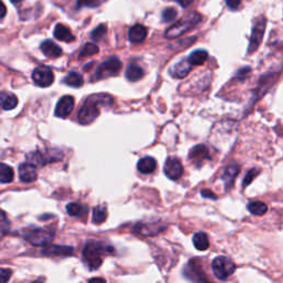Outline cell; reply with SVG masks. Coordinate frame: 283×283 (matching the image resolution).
<instances>
[{
  "label": "cell",
  "instance_id": "1f68e13d",
  "mask_svg": "<svg viewBox=\"0 0 283 283\" xmlns=\"http://www.w3.org/2000/svg\"><path fill=\"white\" fill-rule=\"evenodd\" d=\"M9 226H10V223H9L7 215H6V213L0 209V240H2V239L6 236V234L8 232Z\"/></svg>",
  "mask_w": 283,
  "mask_h": 283
},
{
  "label": "cell",
  "instance_id": "e575fe53",
  "mask_svg": "<svg viewBox=\"0 0 283 283\" xmlns=\"http://www.w3.org/2000/svg\"><path fill=\"white\" fill-rule=\"evenodd\" d=\"M177 18V11L174 8H167L163 11V21L164 22H172Z\"/></svg>",
  "mask_w": 283,
  "mask_h": 283
},
{
  "label": "cell",
  "instance_id": "277c9868",
  "mask_svg": "<svg viewBox=\"0 0 283 283\" xmlns=\"http://www.w3.org/2000/svg\"><path fill=\"white\" fill-rule=\"evenodd\" d=\"M200 20H201V16L197 14V12H193V14H191L190 16L180 19L179 21L173 24L171 28H168L165 34V37L168 38V39H175V38L184 35L188 30H191L193 27L196 26Z\"/></svg>",
  "mask_w": 283,
  "mask_h": 283
},
{
  "label": "cell",
  "instance_id": "8d00e7d4",
  "mask_svg": "<svg viewBox=\"0 0 283 283\" xmlns=\"http://www.w3.org/2000/svg\"><path fill=\"white\" fill-rule=\"evenodd\" d=\"M11 270L6 269V268H0V283H6L8 282L11 278Z\"/></svg>",
  "mask_w": 283,
  "mask_h": 283
},
{
  "label": "cell",
  "instance_id": "4fadbf2b",
  "mask_svg": "<svg viewBox=\"0 0 283 283\" xmlns=\"http://www.w3.org/2000/svg\"><path fill=\"white\" fill-rule=\"evenodd\" d=\"M37 176V168L33 163H23L19 166V177L23 183H34Z\"/></svg>",
  "mask_w": 283,
  "mask_h": 283
},
{
  "label": "cell",
  "instance_id": "ffe728a7",
  "mask_svg": "<svg viewBox=\"0 0 283 283\" xmlns=\"http://www.w3.org/2000/svg\"><path fill=\"white\" fill-rule=\"evenodd\" d=\"M156 161L153 159V157H143L142 160H140V162L137 163V169L138 172L142 174H150L153 173L156 169Z\"/></svg>",
  "mask_w": 283,
  "mask_h": 283
},
{
  "label": "cell",
  "instance_id": "d6a6232c",
  "mask_svg": "<svg viewBox=\"0 0 283 283\" xmlns=\"http://www.w3.org/2000/svg\"><path fill=\"white\" fill-rule=\"evenodd\" d=\"M99 50H100L99 47L97 45H94V43H86V45L82 48V50H81L79 58L83 59L86 58V56L97 54L99 52Z\"/></svg>",
  "mask_w": 283,
  "mask_h": 283
},
{
  "label": "cell",
  "instance_id": "f1b7e54d",
  "mask_svg": "<svg viewBox=\"0 0 283 283\" xmlns=\"http://www.w3.org/2000/svg\"><path fill=\"white\" fill-rule=\"evenodd\" d=\"M248 210L256 216H262L265 215L268 210V207L262 201H253V203L248 204Z\"/></svg>",
  "mask_w": 283,
  "mask_h": 283
},
{
  "label": "cell",
  "instance_id": "ee69618b",
  "mask_svg": "<svg viewBox=\"0 0 283 283\" xmlns=\"http://www.w3.org/2000/svg\"><path fill=\"white\" fill-rule=\"evenodd\" d=\"M91 281H104L103 279H98V278H96V279H92Z\"/></svg>",
  "mask_w": 283,
  "mask_h": 283
},
{
  "label": "cell",
  "instance_id": "ac0fdd59",
  "mask_svg": "<svg viewBox=\"0 0 283 283\" xmlns=\"http://www.w3.org/2000/svg\"><path fill=\"white\" fill-rule=\"evenodd\" d=\"M54 37L55 39L65 42H72L75 40V37L72 35L71 30L69 29L65 24L58 23L54 28Z\"/></svg>",
  "mask_w": 283,
  "mask_h": 283
},
{
  "label": "cell",
  "instance_id": "2e32d148",
  "mask_svg": "<svg viewBox=\"0 0 283 283\" xmlns=\"http://www.w3.org/2000/svg\"><path fill=\"white\" fill-rule=\"evenodd\" d=\"M147 37V29L142 24H135L129 31V39L133 43H140Z\"/></svg>",
  "mask_w": 283,
  "mask_h": 283
},
{
  "label": "cell",
  "instance_id": "cb8c5ba5",
  "mask_svg": "<svg viewBox=\"0 0 283 283\" xmlns=\"http://www.w3.org/2000/svg\"><path fill=\"white\" fill-rule=\"evenodd\" d=\"M193 243L195 248L199 251H204L209 248V239L205 232H197L193 238Z\"/></svg>",
  "mask_w": 283,
  "mask_h": 283
},
{
  "label": "cell",
  "instance_id": "4316f807",
  "mask_svg": "<svg viewBox=\"0 0 283 283\" xmlns=\"http://www.w3.org/2000/svg\"><path fill=\"white\" fill-rule=\"evenodd\" d=\"M73 253V249L71 247H60V246H49L45 250L43 254L47 256H70Z\"/></svg>",
  "mask_w": 283,
  "mask_h": 283
},
{
  "label": "cell",
  "instance_id": "d590c367",
  "mask_svg": "<svg viewBox=\"0 0 283 283\" xmlns=\"http://www.w3.org/2000/svg\"><path fill=\"white\" fill-rule=\"evenodd\" d=\"M260 173L259 169H257V168H253L251 171L248 172V174L246 175V177H244L243 179V187H247L249 184H251V181H253L255 179V177H257V175Z\"/></svg>",
  "mask_w": 283,
  "mask_h": 283
},
{
  "label": "cell",
  "instance_id": "4dcf8cb0",
  "mask_svg": "<svg viewBox=\"0 0 283 283\" xmlns=\"http://www.w3.org/2000/svg\"><path fill=\"white\" fill-rule=\"evenodd\" d=\"M108 217L106 208L103 206H98L93 209V223L94 224H102Z\"/></svg>",
  "mask_w": 283,
  "mask_h": 283
},
{
  "label": "cell",
  "instance_id": "5b68a950",
  "mask_svg": "<svg viewBox=\"0 0 283 283\" xmlns=\"http://www.w3.org/2000/svg\"><path fill=\"white\" fill-rule=\"evenodd\" d=\"M213 274L219 280H227L236 271V265L228 257H217L212 261Z\"/></svg>",
  "mask_w": 283,
  "mask_h": 283
},
{
  "label": "cell",
  "instance_id": "30bf717a",
  "mask_svg": "<svg viewBox=\"0 0 283 283\" xmlns=\"http://www.w3.org/2000/svg\"><path fill=\"white\" fill-rule=\"evenodd\" d=\"M164 173L169 179L177 180L184 174V167L178 159L175 157H169L166 161L164 166Z\"/></svg>",
  "mask_w": 283,
  "mask_h": 283
},
{
  "label": "cell",
  "instance_id": "ab89813d",
  "mask_svg": "<svg viewBox=\"0 0 283 283\" xmlns=\"http://www.w3.org/2000/svg\"><path fill=\"white\" fill-rule=\"evenodd\" d=\"M201 196L205 198H210V199H217V196L209 190H204L201 191Z\"/></svg>",
  "mask_w": 283,
  "mask_h": 283
},
{
  "label": "cell",
  "instance_id": "f35d334b",
  "mask_svg": "<svg viewBox=\"0 0 283 283\" xmlns=\"http://www.w3.org/2000/svg\"><path fill=\"white\" fill-rule=\"evenodd\" d=\"M226 3L228 5V8L232 11H236L241 4L240 0H226Z\"/></svg>",
  "mask_w": 283,
  "mask_h": 283
},
{
  "label": "cell",
  "instance_id": "b9f144b4",
  "mask_svg": "<svg viewBox=\"0 0 283 283\" xmlns=\"http://www.w3.org/2000/svg\"><path fill=\"white\" fill-rule=\"evenodd\" d=\"M6 12H7V8H6L5 4L0 0V18H4L6 16Z\"/></svg>",
  "mask_w": 283,
  "mask_h": 283
},
{
  "label": "cell",
  "instance_id": "603a6c76",
  "mask_svg": "<svg viewBox=\"0 0 283 283\" xmlns=\"http://www.w3.org/2000/svg\"><path fill=\"white\" fill-rule=\"evenodd\" d=\"M125 77L132 82H136L144 77V70L138 65L131 64L127 69V72H125Z\"/></svg>",
  "mask_w": 283,
  "mask_h": 283
},
{
  "label": "cell",
  "instance_id": "74e56055",
  "mask_svg": "<svg viewBox=\"0 0 283 283\" xmlns=\"http://www.w3.org/2000/svg\"><path fill=\"white\" fill-rule=\"evenodd\" d=\"M99 0H77L78 7H97Z\"/></svg>",
  "mask_w": 283,
  "mask_h": 283
},
{
  "label": "cell",
  "instance_id": "83f0119b",
  "mask_svg": "<svg viewBox=\"0 0 283 283\" xmlns=\"http://www.w3.org/2000/svg\"><path fill=\"white\" fill-rule=\"evenodd\" d=\"M64 82L69 85V86H72V87H81L83 85L84 81L82 75H80L77 72H70L69 73L67 77L65 78Z\"/></svg>",
  "mask_w": 283,
  "mask_h": 283
},
{
  "label": "cell",
  "instance_id": "9a60e30c",
  "mask_svg": "<svg viewBox=\"0 0 283 283\" xmlns=\"http://www.w3.org/2000/svg\"><path fill=\"white\" fill-rule=\"evenodd\" d=\"M41 51L46 56L51 59L59 58L62 55V49L51 40H46L41 43L40 46Z\"/></svg>",
  "mask_w": 283,
  "mask_h": 283
},
{
  "label": "cell",
  "instance_id": "9c48e42d",
  "mask_svg": "<svg viewBox=\"0 0 283 283\" xmlns=\"http://www.w3.org/2000/svg\"><path fill=\"white\" fill-rule=\"evenodd\" d=\"M34 82L40 87H48L53 83L54 75L51 69L46 66L36 68L33 72Z\"/></svg>",
  "mask_w": 283,
  "mask_h": 283
},
{
  "label": "cell",
  "instance_id": "484cf974",
  "mask_svg": "<svg viewBox=\"0 0 283 283\" xmlns=\"http://www.w3.org/2000/svg\"><path fill=\"white\" fill-rule=\"evenodd\" d=\"M14 169L10 166L4 164V163H0V183L9 184L14 180Z\"/></svg>",
  "mask_w": 283,
  "mask_h": 283
},
{
  "label": "cell",
  "instance_id": "3957f363",
  "mask_svg": "<svg viewBox=\"0 0 283 283\" xmlns=\"http://www.w3.org/2000/svg\"><path fill=\"white\" fill-rule=\"evenodd\" d=\"M21 236L26 239L34 246H47L53 240L54 231L49 228H39V227H30L23 229Z\"/></svg>",
  "mask_w": 283,
  "mask_h": 283
},
{
  "label": "cell",
  "instance_id": "52a82bcc",
  "mask_svg": "<svg viewBox=\"0 0 283 283\" xmlns=\"http://www.w3.org/2000/svg\"><path fill=\"white\" fill-rule=\"evenodd\" d=\"M267 26V20L265 17H260L258 20L255 22L253 33H251L250 37V42H249V48H248V53L251 54L254 53L256 50L259 48L261 45L263 36H265V30Z\"/></svg>",
  "mask_w": 283,
  "mask_h": 283
},
{
  "label": "cell",
  "instance_id": "8fae6325",
  "mask_svg": "<svg viewBox=\"0 0 283 283\" xmlns=\"http://www.w3.org/2000/svg\"><path fill=\"white\" fill-rule=\"evenodd\" d=\"M73 108H74V98L71 96H65L64 98L60 99L58 104H56L54 114L58 117L66 118L71 114Z\"/></svg>",
  "mask_w": 283,
  "mask_h": 283
},
{
  "label": "cell",
  "instance_id": "7bdbcfd3",
  "mask_svg": "<svg viewBox=\"0 0 283 283\" xmlns=\"http://www.w3.org/2000/svg\"><path fill=\"white\" fill-rule=\"evenodd\" d=\"M10 2H11L12 4H19V3H21L22 0H10Z\"/></svg>",
  "mask_w": 283,
  "mask_h": 283
},
{
  "label": "cell",
  "instance_id": "60d3db41",
  "mask_svg": "<svg viewBox=\"0 0 283 283\" xmlns=\"http://www.w3.org/2000/svg\"><path fill=\"white\" fill-rule=\"evenodd\" d=\"M173 2L178 3L181 6V7L186 8V7H188V6H191L194 3V0H173Z\"/></svg>",
  "mask_w": 283,
  "mask_h": 283
},
{
  "label": "cell",
  "instance_id": "8992f818",
  "mask_svg": "<svg viewBox=\"0 0 283 283\" xmlns=\"http://www.w3.org/2000/svg\"><path fill=\"white\" fill-rule=\"evenodd\" d=\"M121 69L122 62L116 56H111L110 59L104 61L102 65H100L96 73V78L99 80H103L114 77V75H117L119 73Z\"/></svg>",
  "mask_w": 283,
  "mask_h": 283
},
{
  "label": "cell",
  "instance_id": "f546056e",
  "mask_svg": "<svg viewBox=\"0 0 283 283\" xmlns=\"http://www.w3.org/2000/svg\"><path fill=\"white\" fill-rule=\"evenodd\" d=\"M67 211L72 217H80L86 212V207L79 203H71L67 206Z\"/></svg>",
  "mask_w": 283,
  "mask_h": 283
},
{
  "label": "cell",
  "instance_id": "44dd1931",
  "mask_svg": "<svg viewBox=\"0 0 283 283\" xmlns=\"http://www.w3.org/2000/svg\"><path fill=\"white\" fill-rule=\"evenodd\" d=\"M190 159L194 163H196V164H198V162H203L204 160H208L209 159L208 148H207L204 145H198L196 147H194L190 153Z\"/></svg>",
  "mask_w": 283,
  "mask_h": 283
},
{
  "label": "cell",
  "instance_id": "7a4b0ae2",
  "mask_svg": "<svg viewBox=\"0 0 283 283\" xmlns=\"http://www.w3.org/2000/svg\"><path fill=\"white\" fill-rule=\"evenodd\" d=\"M113 103V99L106 94H98V96H92L87 98L84 102L83 106L81 108L78 114V121L80 124L87 125L96 121V118L99 116V106L100 105H110Z\"/></svg>",
  "mask_w": 283,
  "mask_h": 283
},
{
  "label": "cell",
  "instance_id": "6da1fadb",
  "mask_svg": "<svg viewBox=\"0 0 283 283\" xmlns=\"http://www.w3.org/2000/svg\"><path fill=\"white\" fill-rule=\"evenodd\" d=\"M113 248L103 241L91 240L85 244L83 249V262L87 269L94 271L102 266L104 257L110 254Z\"/></svg>",
  "mask_w": 283,
  "mask_h": 283
},
{
  "label": "cell",
  "instance_id": "d4e9b609",
  "mask_svg": "<svg viewBox=\"0 0 283 283\" xmlns=\"http://www.w3.org/2000/svg\"><path fill=\"white\" fill-rule=\"evenodd\" d=\"M208 59V53L205 50H196L190 56H188V62L192 66H201L204 65L206 60Z\"/></svg>",
  "mask_w": 283,
  "mask_h": 283
},
{
  "label": "cell",
  "instance_id": "ba28073f",
  "mask_svg": "<svg viewBox=\"0 0 283 283\" xmlns=\"http://www.w3.org/2000/svg\"><path fill=\"white\" fill-rule=\"evenodd\" d=\"M62 157L64 154H61L59 150H45V152H35L28 155L29 161L37 165H46L48 163L60 161Z\"/></svg>",
  "mask_w": 283,
  "mask_h": 283
},
{
  "label": "cell",
  "instance_id": "836d02e7",
  "mask_svg": "<svg viewBox=\"0 0 283 283\" xmlns=\"http://www.w3.org/2000/svg\"><path fill=\"white\" fill-rule=\"evenodd\" d=\"M106 34V26L105 24H100L98 28L94 29L91 34V38L93 40L99 41L101 39H103V37Z\"/></svg>",
  "mask_w": 283,
  "mask_h": 283
},
{
  "label": "cell",
  "instance_id": "7c38bea8",
  "mask_svg": "<svg viewBox=\"0 0 283 283\" xmlns=\"http://www.w3.org/2000/svg\"><path fill=\"white\" fill-rule=\"evenodd\" d=\"M185 276L187 279H190L192 281H207L205 273L201 271L200 265H198V262L196 260H192L188 263L187 267L185 268Z\"/></svg>",
  "mask_w": 283,
  "mask_h": 283
},
{
  "label": "cell",
  "instance_id": "5bb4252c",
  "mask_svg": "<svg viewBox=\"0 0 283 283\" xmlns=\"http://www.w3.org/2000/svg\"><path fill=\"white\" fill-rule=\"evenodd\" d=\"M192 67L193 66L188 62V60H181L169 70V73H171L173 78L184 79L186 78V75L190 74V72L192 71Z\"/></svg>",
  "mask_w": 283,
  "mask_h": 283
},
{
  "label": "cell",
  "instance_id": "e0dca14e",
  "mask_svg": "<svg viewBox=\"0 0 283 283\" xmlns=\"http://www.w3.org/2000/svg\"><path fill=\"white\" fill-rule=\"evenodd\" d=\"M163 228H161V226L156 225V224H142L138 223L135 227L134 230L140 234L142 236H153L159 234L160 231H162Z\"/></svg>",
  "mask_w": 283,
  "mask_h": 283
},
{
  "label": "cell",
  "instance_id": "7402d4cb",
  "mask_svg": "<svg viewBox=\"0 0 283 283\" xmlns=\"http://www.w3.org/2000/svg\"><path fill=\"white\" fill-rule=\"evenodd\" d=\"M239 173H240V168H239L238 165L234 164L226 168V171L223 175V180L225 181V185L227 187V190L232 186V184H234V180L236 179L237 175Z\"/></svg>",
  "mask_w": 283,
  "mask_h": 283
},
{
  "label": "cell",
  "instance_id": "d6986e66",
  "mask_svg": "<svg viewBox=\"0 0 283 283\" xmlns=\"http://www.w3.org/2000/svg\"><path fill=\"white\" fill-rule=\"evenodd\" d=\"M18 105V99L14 94L9 92L2 91L0 92V106L6 111H10L15 109Z\"/></svg>",
  "mask_w": 283,
  "mask_h": 283
}]
</instances>
